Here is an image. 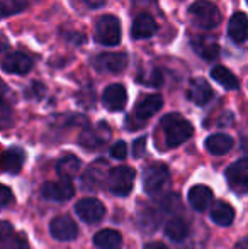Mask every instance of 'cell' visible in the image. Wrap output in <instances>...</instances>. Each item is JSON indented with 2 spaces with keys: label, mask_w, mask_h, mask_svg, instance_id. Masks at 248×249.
<instances>
[{
  "label": "cell",
  "mask_w": 248,
  "mask_h": 249,
  "mask_svg": "<svg viewBox=\"0 0 248 249\" xmlns=\"http://www.w3.org/2000/svg\"><path fill=\"white\" fill-rule=\"evenodd\" d=\"M160 125H162L165 142L169 148H177L182 142H186L187 139H191L192 134H194V125L184 115L177 114V112L167 114L160 121Z\"/></svg>",
  "instance_id": "obj_1"
},
{
  "label": "cell",
  "mask_w": 248,
  "mask_h": 249,
  "mask_svg": "<svg viewBox=\"0 0 248 249\" xmlns=\"http://www.w3.org/2000/svg\"><path fill=\"white\" fill-rule=\"evenodd\" d=\"M189 17L192 24L202 31H212L221 24L223 14L214 2L209 0H195L189 7Z\"/></svg>",
  "instance_id": "obj_2"
},
{
  "label": "cell",
  "mask_w": 248,
  "mask_h": 249,
  "mask_svg": "<svg viewBox=\"0 0 248 249\" xmlns=\"http://www.w3.org/2000/svg\"><path fill=\"white\" fill-rule=\"evenodd\" d=\"M121 36H123V31H121V22L116 16H100L95 20V26H94V37L99 44L107 48L117 46L121 43Z\"/></svg>",
  "instance_id": "obj_3"
},
{
  "label": "cell",
  "mask_w": 248,
  "mask_h": 249,
  "mask_svg": "<svg viewBox=\"0 0 248 249\" xmlns=\"http://www.w3.org/2000/svg\"><path fill=\"white\" fill-rule=\"evenodd\" d=\"M170 180V171L165 163L148 164L143 171V188L148 195H158L167 188Z\"/></svg>",
  "instance_id": "obj_4"
},
{
  "label": "cell",
  "mask_w": 248,
  "mask_h": 249,
  "mask_svg": "<svg viewBox=\"0 0 248 249\" xmlns=\"http://www.w3.org/2000/svg\"><path fill=\"white\" fill-rule=\"evenodd\" d=\"M136 171L131 166H116L107 173V188L114 195L126 197L133 190Z\"/></svg>",
  "instance_id": "obj_5"
},
{
  "label": "cell",
  "mask_w": 248,
  "mask_h": 249,
  "mask_svg": "<svg viewBox=\"0 0 248 249\" xmlns=\"http://www.w3.org/2000/svg\"><path fill=\"white\" fill-rule=\"evenodd\" d=\"M128 54L126 53H100L90 58V65L99 73H117L124 71L128 68Z\"/></svg>",
  "instance_id": "obj_6"
},
{
  "label": "cell",
  "mask_w": 248,
  "mask_h": 249,
  "mask_svg": "<svg viewBox=\"0 0 248 249\" xmlns=\"http://www.w3.org/2000/svg\"><path fill=\"white\" fill-rule=\"evenodd\" d=\"M162 107H163V97L158 95V93H150V95H145L141 100L136 102L131 119H136L139 124H143L148 119H152Z\"/></svg>",
  "instance_id": "obj_7"
},
{
  "label": "cell",
  "mask_w": 248,
  "mask_h": 249,
  "mask_svg": "<svg viewBox=\"0 0 248 249\" xmlns=\"http://www.w3.org/2000/svg\"><path fill=\"white\" fill-rule=\"evenodd\" d=\"M34 68V59L22 51H12L5 54L2 61V70L10 75H27Z\"/></svg>",
  "instance_id": "obj_8"
},
{
  "label": "cell",
  "mask_w": 248,
  "mask_h": 249,
  "mask_svg": "<svg viewBox=\"0 0 248 249\" xmlns=\"http://www.w3.org/2000/svg\"><path fill=\"white\" fill-rule=\"evenodd\" d=\"M226 178H228V185L240 195L247 194L248 190V160L247 158H240L238 161L231 164L226 170Z\"/></svg>",
  "instance_id": "obj_9"
},
{
  "label": "cell",
  "mask_w": 248,
  "mask_h": 249,
  "mask_svg": "<svg viewBox=\"0 0 248 249\" xmlns=\"http://www.w3.org/2000/svg\"><path fill=\"white\" fill-rule=\"evenodd\" d=\"M191 46L195 54L204 59V61H216L219 58V53H221V48H219V43L216 41V37L209 36V34L191 37Z\"/></svg>",
  "instance_id": "obj_10"
},
{
  "label": "cell",
  "mask_w": 248,
  "mask_h": 249,
  "mask_svg": "<svg viewBox=\"0 0 248 249\" xmlns=\"http://www.w3.org/2000/svg\"><path fill=\"white\" fill-rule=\"evenodd\" d=\"M75 210H76V215L80 217L82 220L89 224H95V222H100L106 215V207L100 200L97 198H82L78 203L75 205Z\"/></svg>",
  "instance_id": "obj_11"
},
{
  "label": "cell",
  "mask_w": 248,
  "mask_h": 249,
  "mask_svg": "<svg viewBox=\"0 0 248 249\" xmlns=\"http://www.w3.org/2000/svg\"><path fill=\"white\" fill-rule=\"evenodd\" d=\"M51 236L58 241H73L78 236L76 222L70 215H58L50 224Z\"/></svg>",
  "instance_id": "obj_12"
},
{
  "label": "cell",
  "mask_w": 248,
  "mask_h": 249,
  "mask_svg": "<svg viewBox=\"0 0 248 249\" xmlns=\"http://www.w3.org/2000/svg\"><path fill=\"white\" fill-rule=\"evenodd\" d=\"M158 31V24L153 19L152 14L148 12H141L139 16H136V19L133 20L131 26V36L133 39L139 41V39H150L153 37Z\"/></svg>",
  "instance_id": "obj_13"
},
{
  "label": "cell",
  "mask_w": 248,
  "mask_h": 249,
  "mask_svg": "<svg viewBox=\"0 0 248 249\" xmlns=\"http://www.w3.org/2000/svg\"><path fill=\"white\" fill-rule=\"evenodd\" d=\"M102 104L106 105L107 110H113V112L123 110L126 104H128V92H126L124 85L113 83V85L106 87L102 92Z\"/></svg>",
  "instance_id": "obj_14"
},
{
  "label": "cell",
  "mask_w": 248,
  "mask_h": 249,
  "mask_svg": "<svg viewBox=\"0 0 248 249\" xmlns=\"http://www.w3.org/2000/svg\"><path fill=\"white\" fill-rule=\"evenodd\" d=\"M43 197L51 200V202H66L73 197L75 188H73L72 181L61 180V181H48L41 188Z\"/></svg>",
  "instance_id": "obj_15"
},
{
  "label": "cell",
  "mask_w": 248,
  "mask_h": 249,
  "mask_svg": "<svg viewBox=\"0 0 248 249\" xmlns=\"http://www.w3.org/2000/svg\"><path fill=\"white\" fill-rule=\"evenodd\" d=\"M111 138V131L106 124H100V125H95L92 129H87L80 134V139L78 142L83 146V148H89V149H94V148H99L102 146L107 139Z\"/></svg>",
  "instance_id": "obj_16"
},
{
  "label": "cell",
  "mask_w": 248,
  "mask_h": 249,
  "mask_svg": "<svg viewBox=\"0 0 248 249\" xmlns=\"http://www.w3.org/2000/svg\"><path fill=\"white\" fill-rule=\"evenodd\" d=\"M214 97L211 85L208 83V80L204 78H194L191 82V89H189V99L194 102L199 107H204Z\"/></svg>",
  "instance_id": "obj_17"
},
{
  "label": "cell",
  "mask_w": 248,
  "mask_h": 249,
  "mask_svg": "<svg viewBox=\"0 0 248 249\" xmlns=\"http://www.w3.org/2000/svg\"><path fill=\"white\" fill-rule=\"evenodd\" d=\"M26 161V153L20 148H10L0 154V170L3 173H19Z\"/></svg>",
  "instance_id": "obj_18"
},
{
  "label": "cell",
  "mask_w": 248,
  "mask_h": 249,
  "mask_svg": "<svg viewBox=\"0 0 248 249\" xmlns=\"http://www.w3.org/2000/svg\"><path fill=\"white\" fill-rule=\"evenodd\" d=\"M189 203L192 205V209L204 212L212 203V190L206 185H195L189 190Z\"/></svg>",
  "instance_id": "obj_19"
},
{
  "label": "cell",
  "mask_w": 248,
  "mask_h": 249,
  "mask_svg": "<svg viewBox=\"0 0 248 249\" xmlns=\"http://www.w3.org/2000/svg\"><path fill=\"white\" fill-rule=\"evenodd\" d=\"M107 173H109V171H107L106 161H95V163L87 170L85 177H83V188H90V190H94V188L100 187L102 181L107 178L106 177Z\"/></svg>",
  "instance_id": "obj_20"
},
{
  "label": "cell",
  "mask_w": 248,
  "mask_h": 249,
  "mask_svg": "<svg viewBox=\"0 0 248 249\" xmlns=\"http://www.w3.org/2000/svg\"><path fill=\"white\" fill-rule=\"evenodd\" d=\"M247 14L245 12H235L228 22V34L235 43H245L247 39Z\"/></svg>",
  "instance_id": "obj_21"
},
{
  "label": "cell",
  "mask_w": 248,
  "mask_h": 249,
  "mask_svg": "<svg viewBox=\"0 0 248 249\" xmlns=\"http://www.w3.org/2000/svg\"><path fill=\"white\" fill-rule=\"evenodd\" d=\"M233 139L229 138L228 134H212L209 136L208 139H206V149H208V153L214 154V156H223V154L229 153L233 148Z\"/></svg>",
  "instance_id": "obj_22"
},
{
  "label": "cell",
  "mask_w": 248,
  "mask_h": 249,
  "mask_svg": "<svg viewBox=\"0 0 248 249\" xmlns=\"http://www.w3.org/2000/svg\"><path fill=\"white\" fill-rule=\"evenodd\" d=\"M94 244L99 249H121L123 236L114 229H102L94 236Z\"/></svg>",
  "instance_id": "obj_23"
},
{
  "label": "cell",
  "mask_w": 248,
  "mask_h": 249,
  "mask_svg": "<svg viewBox=\"0 0 248 249\" xmlns=\"http://www.w3.org/2000/svg\"><path fill=\"white\" fill-rule=\"evenodd\" d=\"M211 78L214 80V82H218L221 87H225L226 90H240L238 78H236L235 73L226 68V66H221V65L214 66V68L211 70Z\"/></svg>",
  "instance_id": "obj_24"
},
{
  "label": "cell",
  "mask_w": 248,
  "mask_h": 249,
  "mask_svg": "<svg viewBox=\"0 0 248 249\" xmlns=\"http://www.w3.org/2000/svg\"><path fill=\"white\" fill-rule=\"evenodd\" d=\"M211 220L221 227H226L235 220V210L228 202H218L211 209Z\"/></svg>",
  "instance_id": "obj_25"
},
{
  "label": "cell",
  "mask_w": 248,
  "mask_h": 249,
  "mask_svg": "<svg viewBox=\"0 0 248 249\" xmlns=\"http://www.w3.org/2000/svg\"><path fill=\"white\" fill-rule=\"evenodd\" d=\"M80 166H82V163H80L78 158L73 156V154H68V156H63L61 160L58 161L57 173L61 180L70 181V178H73L80 171Z\"/></svg>",
  "instance_id": "obj_26"
},
{
  "label": "cell",
  "mask_w": 248,
  "mask_h": 249,
  "mask_svg": "<svg viewBox=\"0 0 248 249\" xmlns=\"http://www.w3.org/2000/svg\"><path fill=\"white\" fill-rule=\"evenodd\" d=\"M165 234L175 243H180L189 236V226L186 220L182 219H172L167 222L165 226Z\"/></svg>",
  "instance_id": "obj_27"
},
{
  "label": "cell",
  "mask_w": 248,
  "mask_h": 249,
  "mask_svg": "<svg viewBox=\"0 0 248 249\" xmlns=\"http://www.w3.org/2000/svg\"><path fill=\"white\" fill-rule=\"evenodd\" d=\"M29 7L27 0H0V20L22 14Z\"/></svg>",
  "instance_id": "obj_28"
},
{
  "label": "cell",
  "mask_w": 248,
  "mask_h": 249,
  "mask_svg": "<svg viewBox=\"0 0 248 249\" xmlns=\"http://www.w3.org/2000/svg\"><path fill=\"white\" fill-rule=\"evenodd\" d=\"M138 83H143L146 87H153V89H160L163 85V73L162 70L153 68L152 71H148V75H138L136 78Z\"/></svg>",
  "instance_id": "obj_29"
},
{
  "label": "cell",
  "mask_w": 248,
  "mask_h": 249,
  "mask_svg": "<svg viewBox=\"0 0 248 249\" xmlns=\"http://www.w3.org/2000/svg\"><path fill=\"white\" fill-rule=\"evenodd\" d=\"M10 122H12V108L5 99H0V129L7 127Z\"/></svg>",
  "instance_id": "obj_30"
},
{
  "label": "cell",
  "mask_w": 248,
  "mask_h": 249,
  "mask_svg": "<svg viewBox=\"0 0 248 249\" xmlns=\"http://www.w3.org/2000/svg\"><path fill=\"white\" fill-rule=\"evenodd\" d=\"M44 92H46V89H44L41 83H38V82H34L31 87H27L26 89V93H24V97L26 99H34V100H38V99H41V97L44 95Z\"/></svg>",
  "instance_id": "obj_31"
},
{
  "label": "cell",
  "mask_w": 248,
  "mask_h": 249,
  "mask_svg": "<svg viewBox=\"0 0 248 249\" xmlns=\"http://www.w3.org/2000/svg\"><path fill=\"white\" fill-rule=\"evenodd\" d=\"M111 156L119 161L126 160V156H128V146H126V142L117 141L116 144H113V148H111Z\"/></svg>",
  "instance_id": "obj_32"
},
{
  "label": "cell",
  "mask_w": 248,
  "mask_h": 249,
  "mask_svg": "<svg viewBox=\"0 0 248 249\" xmlns=\"http://www.w3.org/2000/svg\"><path fill=\"white\" fill-rule=\"evenodd\" d=\"M0 249H31V248L24 237H12V239L7 241Z\"/></svg>",
  "instance_id": "obj_33"
},
{
  "label": "cell",
  "mask_w": 248,
  "mask_h": 249,
  "mask_svg": "<svg viewBox=\"0 0 248 249\" xmlns=\"http://www.w3.org/2000/svg\"><path fill=\"white\" fill-rule=\"evenodd\" d=\"M14 234V227L10 222H7V220H0V243H3V241L10 239Z\"/></svg>",
  "instance_id": "obj_34"
},
{
  "label": "cell",
  "mask_w": 248,
  "mask_h": 249,
  "mask_svg": "<svg viewBox=\"0 0 248 249\" xmlns=\"http://www.w3.org/2000/svg\"><path fill=\"white\" fill-rule=\"evenodd\" d=\"M12 190L5 185H0V207H5L7 203L12 202Z\"/></svg>",
  "instance_id": "obj_35"
},
{
  "label": "cell",
  "mask_w": 248,
  "mask_h": 249,
  "mask_svg": "<svg viewBox=\"0 0 248 249\" xmlns=\"http://www.w3.org/2000/svg\"><path fill=\"white\" fill-rule=\"evenodd\" d=\"M145 144H146V139L145 138L136 139L134 144H133V154H134V158H139L143 153H145Z\"/></svg>",
  "instance_id": "obj_36"
},
{
  "label": "cell",
  "mask_w": 248,
  "mask_h": 249,
  "mask_svg": "<svg viewBox=\"0 0 248 249\" xmlns=\"http://www.w3.org/2000/svg\"><path fill=\"white\" fill-rule=\"evenodd\" d=\"M145 249H169V248H167V244L160 243V241H153V243L146 244Z\"/></svg>",
  "instance_id": "obj_37"
},
{
  "label": "cell",
  "mask_w": 248,
  "mask_h": 249,
  "mask_svg": "<svg viewBox=\"0 0 248 249\" xmlns=\"http://www.w3.org/2000/svg\"><path fill=\"white\" fill-rule=\"evenodd\" d=\"M133 3H136V5H152V3H155L156 0H131Z\"/></svg>",
  "instance_id": "obj_38"
},
{
  "label": "cell",
  "mask_w": 248,
  "mask_h": 249,
  "mask_svg": "<svg viewBox=\"0 0 248 249\" xmlns=\"http://www.w3.org/2000/svg\"><path fill=\"white\" fill-rule=\"evenodd\" d=\"M7 92H9V87L3 82H0V99H3V95H5Z\"/></svg>",
  "instance_id": "obj_39"
},
{
  "label": "cell",
  "mask_w": 248,
  "mask_h": 249,
  "mask_svg": "<svg viewBox=\"0 0 248 249\" xmlns=\"http://www.w3.org/2000/svg\"><path fill=\"white\" fill-rule=\"evenodd\" d=\"M235 249H248V241L247 239H242L238 244L235 246Z\"/></svg>",
  "instance_id": "obj_40"
},
{
  "label": "cell",
  "mask_w": 248,
  "mask_h": 249,
  "mask_svg": "<svg viewBox=\"0 0 248 249\" xmlns=\"http://www.w3.org/2000/svg\"><path fill=\"white\" fill-rule=\"evenodd\" d=\"M7 46V43H5V39H2V37H0V53L3 51V48Z\"/></svg>",
  "instance_id": "obj_41"
}]
</instances>
